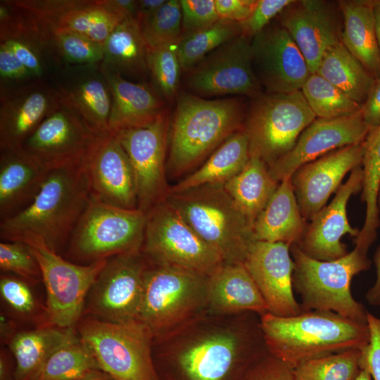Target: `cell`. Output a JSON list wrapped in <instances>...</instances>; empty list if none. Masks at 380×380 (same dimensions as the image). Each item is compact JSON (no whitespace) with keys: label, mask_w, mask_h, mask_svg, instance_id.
<instances>
[{"label":"cell","mask_w":380,"mask_h":380,"mask_svg":"<svg viewBox=\"0 0 380 380\" xmlns=\"http://www.w3.org/2000/svg\"><path fill=\"white\" fill-rule=\"evenodd\" d=\"M362 145L363 184L361 201L366 203V214L364 224L355 243L369 249L377 236L380 224L377 204L380 191V125L369 129Z\"/></svg>","instance_id":"cell-36"},{"label":"cell","mask_w":380,"mask_h":380,"mask_svg":"<svg viewBox=\"0 0 380 380\" xmlns=\"http://www.w3.org/2000/svg\"><path fill=\"white\" fill-rule=\"evenodd\" d=\"M355 380H373L370 374L364 369H361V372Z\"/></svg>","instance_id":"cell-63"},{"label":"cell","mask_w":380,"mask_h":380,"mask_svg":"<svg viewBox=\"0 0 380 380\" xmlns=\"http://www.w3.org/2000/svg\"><path fill=\"white\" fill-rule=\"evenodd\" d=\"M149 263L141 250L108 258L89 291L85 312L111 322L137 320Z\"/></svg>","instance_id":"cell-13"},{"label":"cell","mask_w":380,"mask_h":380,"mask_svg":"<svg viewBox=\"0 0 380 380\" xmlns=\"http://www.w3.org/2000/svg\"><path fill=\"white\" fill-rule=\"evenodd\" d=\"M48 172L22 148L1 151L0 221L17 214L32 201Z\"/></svg>","instance_id":"cell-26"},{"label":"cell","mask_w":380,"mask_h":380,"mask_svg":"<svg viewBox=\"0 0 380 380\" xmlns=\"http://www.w3.org/2000/svg\"><path fill=\"white\" fill-rule=\"evenodd\" d=\"M361 349L304 362L293 369L295 380H355L361 372Z\"/></svg>","instance_id":"cell-41"},{"label":"cell","mask_w":380,"mask_h":380,"mask_svg":"<svg viewBox=\"0 0 380 380\" xmlns=\"http://www.w3.org/2000/svg\"><path fill=\"white\" fill-rule=\"evenodd\" d=\"M78 336L74 328L51 325L18 331L8 343L15 358L14 380H34L55 351Z\"/></svg>","instance_id":"cell-29"},{"label":"cell","mask_w":380,"mask_h":380,"mask_svg":"<svg viewBox=\"0 0 380 380\" xmlns=\"http://www.w3.org/2000/svg\"><path fill=\"white\" fill-rule=\"evenodd\" d=\"M267 353L260 315L253 312H207L153 345L159 380H245Z\"/></svg>","instance_id":"cell-1"},{"label":"cell","mask_w":380,"mask_h":380,"mask_svg":"<svg viewBox=\"0 0 380 380\" xmlns=\"http://www.w3.org/2000/svg\"><path fill=\"white\" fill-rule=\"evenodd\" d=\"M182 10V36L205 29L220 18L215 0H179Z\"/></svg>","instance_id":"cell-47"},{"label":"cell","mask_w":380,"mask_h":380,"mask_svg":"<svg viewBox=\"0 0 380 380\" xmlns=\"http://www.w3.org/2000/svg\"><path fill=\"white\" fill-rule=\"evenodd\" d=\"M60 105L58 91L42 84H32L1 94V151L21 148L41 122Z\"/></svg>","instance_id":"cell-24"},{"label":"cell","mask_w":380,"mask_h":380,"mask_svg":"<svg viewBox=\"0 0 380 380\" xmlns=\"http://www.w3.org/2000/svg\"><path fill=\"white\" fill-rule=\"evenodd\" d=\"M36 258L46 291V316L51 326L74 328L84 310L90 289L107 259L79 265L65 260L42 241L26 239Z\"/></svg>","instance_id":"cell-12"},{"label":"cell","mask_w":380,"mask_h":380,"mask_svg":"<svg viewBox=\"0 0 380 380\" xmlns=\"http://www.w3.org/2000/svg\"><path fill=\"white\" fill-rule=\"evenodd\" d=\"M99 134L74 111L61 104L41 122L21 148L49 172L82 165Z\"/></svg>","instance_id":"cell-16"},{"label":"cell","mask_w":380,"mask_h":380,"mask_svg":"<svg viewBox=\"0 0 380 380\" xmlns=\"http://www.w3.org/2000/svg\"><path fill=\"white\" fill-rule=\"evenodd\" d=\"M1 43L11 50L34 76L42 75V63L35 50L29 44L23 40L12 38L1 40Z\"/></svg>","instance_id":"cell-53"},{"label":"cell","mask_w":380,"mask_h":380,"mask_svg":"<svg viewBox=\"0 0 380 380\" xmlns=\"http://www.w3.org/2000/svg\"><path fill=\"white\" fill-rule=\"evenodd\" d=\"M290 251L294 262L293 287L300 297L303 311L330 310L367 323L368 312L352 296L350 284L354 276L370 268L368 251L355 246L331 261L313 259L296 245Z\"/></svg>","instance_id":"cell-7"},{"label":"cell","mask_w":380,"mask_h":380,"mask_svg":"<svg viewBox=\"0 0 380 380\" xmlns=\"http://www.w3.org/2000/svg\"><path fill=\"white\" fill-rule=\"evenodd\" d=\"M0 75L6 79L21 80L34 76L4 44H0Z\"/></svg>","instance_id":"cell-54"},{"label":"cell","mask_w":380,"mask_h":380,"mask_svg":"<svg viewBox=\"0 0 380 380\" xmlns=\"http://www.w3.org/2000/svg\"><path fill=\"white\" fill-rule=\"evenodd\" d=\"M103 46L102 64L110 70L122 77L137 80H144L150 75L148 46L137 19L126 18L118 24Z\"/></svg>","instance_id":"cell-32"},{"label":"cell","mask_w":380,"mask_h":380,"mask_svg":"<svg viewBox=\"0 0 380 380\" xmlns=\"http://www.w3.org/2000/svg\"><path fill=\"white\" fill-rule=\"evenodd\" d=\"M0 268L18 275L28 284L42 281L39 263L29 246L22 241L0 243Z\"/></svg>","instance_id":"cell-44"},{"label":"cell","mask_w":380,"mask_h":380,"mask_svg":"<svg viewBox=\"0 0 380 380\" xmlns=\"http://www.w3.org/2000/svg\"><path fill=\"white\" fill-rule=\"evenodd\" d=\"M146 214L109 205L91 197L68 242L73 259L91 263L141 250Z\"/></svg>","instance_id":"cell-10"},{"label":"cell","mask_w":380,"mask_h":380,"mask_svg":"<svg viewBox=\"0 0 380 380\" xmlns=\"http://www.w3.org/2000/svg\"><path fill=\"white\" fill-rule=\"evenodd\" d=\"M169 132L167 110L151 124L114 133L133 169L138 210L146 214L165 199L166 153Z\"/></svg>","instance_id":"cell-15"},{"label":"cell","mask_w":380,"mask_h":380,"mask_svg":"<svg viewBox=\"0 0 380 380\" xmlns=\"http://www.w3.org/2000/svg\"><path fill=\"white\" fill-rule=\"evenodd\" d=\"M362 184L363 170L359 165L340 186L331 202L308 224L301 240L296 245L303 253L322 261L336 260L348 253L341 238L346 234L357 237L360 231L350 224L346 206L350 196L362 190Z\"/></svg>","instance_id":"cell-23"},{"label":"cell","mask_w":380,"mask_h":380,"mask_svg":"<svg viewBox=\"0 0 380 380\" xmlns=\"http://www.w3.org/2000/svg\"><path fill=\"white\" fill-rule=\"evenodd\" d=\"M299 209L291 177L282 179L253 224L255 241L297 245L308 223Z\"/></svg>","instance_id":"cell-28"},{"label":"cell","mask_w":380,"mask_h":380,"mask_svg":"<svg viewBox=\"0 0 380 380\" xmlns=\"http://www.w3.org/2000/svg\"><path fill=\"white\" fill-rule=\"evenodd\" d=\"M177 43L148 49L147 62L151 75L160 95L172 100L178 96L180 75L182 72Z\"/></svg>","instance_id":"cell-42"},{"label":"cell","mask_w":380,"mask_h":380,"mask_svg":"<svg viewBox=\"0 0 380 380\" xmlns=\"http://www.w3.org/2000/svg\"><path fill=\"white\" fill-rule=\"evenodd\" d=\"M250 158L248 139L243 127L227 139L193 173L168 193H177L205 184H224L241 172Z\"/></svg>","instance_id":"cell-31"},{"label":"cell","mask_w":380,"mask_h":380,"mask_svg":"<svg viewBox=\"0 0 380 380\" xmlns=\"http://www.w3.org/2000/svg\"><path fill=\"white\" fill-rule=\"evenodd\" d=\"M343 17L341 42L375 78L380 77L373 0L338 1Z\"/></svg>","instance_id":"cell-30"},{"label":"cell","mask_w":380,"mask_h":380,"mask_svg":"<svg viewBox=\"0 0 380 380\" xmlns=\"http://www.w3.org/2000/svg\"><path fill=\"white\" fill-rule=\"evenodd\" d=\"M100 70L112 97L110 132L147 126L167 110L160 94L148 84L129 81L103 64Z\"/></svg>","instance_id":"cell-25"},{"label":"cell","mask_w":380,"mask_h":380,"mask_svg":"<svg viewBox=\"0 0 380 380\" xmlns=\"http://www.w3.org/2000/svg\"><path fill=\"white\" fill-rule=\"evenodd\" d=\"M166 0H139L137 1V20L141 25L151 16L165 3Z\"/></svg>","instance_id":"cell-58"},{"label":"cell","mask_w":380,"mask_h":380,"mask_svg":"<svg viewBox=\"0 0 380 380\" xmlns=\"http://www.w3.org/2000/svg\"><path fill=\"white\" fill-rule=\"evenodd\" d=\"M87 1L77 0L15 1L13 4L18 8L33 14L50 27L62 13L79 7Z\"/></svg>","instance_id":"cell-49"},{"label":"cell","mask_w":380,"mask_h":380,"mask_svg":"<svg viewBox=\"0 0 380 380\" xmlns=\"http://www.w3.org/2000/svg\"><path fill=\"white\" fill-rule=\"evenodd\" d=\"M0 293L4 301L15 313L30 316L37 310V303L28 283L20 278L1 275Z\"/></svg>","instance_id":"cell-46"},{"label":"cell","mask_w":380,"mask_h":380,"mask_svg":"<svg viewBox=\"0 0 380 380\" xmlns=\"http://www.w3.org/2000/svg\"><path fill=\"white\" fill-rule=\"evenodd\" d=\"M77 325L80 338L114 380H159L153 359L154 337L144 323L90 317L80 319Z\"/></svg>","instance_id":"cell-8"},{"label":"cell","mask_w":380,"mask_h":380,"mask_svg":"<svg viewBox=\"0 0 380 380\" xmlns=\"http://www.w3.org/2000/svg\"><path fill=\"white\" fill-rule=\"evenodd\" d=\"M268 352L291 368L350 349H362L370 340L367 322L330 310L303 311L291 317L260 315Z\"/></svg>","instance_id":"cell-4"},{"label":"cell","mask_w":380,"mask_h":380,"mask_svg":"<svg viewBox=\"0 0 380 380\" xmlns=\"http://www.w3.org/2000/svg\"><path fill=\"white\" fill-rule=\"evenodd\" d=\"M141 251L153 264L183 267L208 277L224 264L165 199L146 213Z\"/></svg>","instance_id":"cell-11"},{"label":"cell","mask_w":380,"mask_h":380,"mask_svg":"<svg viewBox=\"0 0 380 380\" xmlns=\"http://www.w3.org/2000/svg\"><path fill=\"white\" fill-rule=\"evenodd\" d=\"M208 279L189 269L150 262L137 320L154 338L186 326L208 312Z\"/></svg>","instance_id":"cell-6"},{"label":"cell","mask_w":380,"mask_h":380,"mask_svg":"<svg viewBox=\"0 0 380 380\" xmlns=\"http://www.w3.org/2000/svg\"><path fill=\"white\" fill-rule=\"evenodd\" d=\"M1 328V337L4 341H8V342L12 337L18 332L15 331L13 325L11 322L9 321L4 315H1L0 320Z\"/></svg>","instance_id":"cell-60"},{"label":"cell","mask_w":380,"mask_h":380,"mask_svg":"<svg viewBox=\"0 0 380 380\" xmlns=\"http://www.w3.org/2000/svg\"><path fill=\"white\" fill-rule=\"evenodd\" d=\"M377 204H378V207L380 208V191L378 196Z\"/></svg>","instance_id":"cell-64"},{"label":"cell","mask_w":380,"mask_h":380,"mask_svg":"<svg viewBox=\"0 0 380 380\" xmlns=\"http://www.w3.org/2000/svg\"><path fill=\"white\" fill-rule=\"evenodd\" d=\"M258 0H215L220 19L240 23L252 13Z\"/></svg>","instance_id":"cell-52"},{"label":"cell","mask_w":380,"mask_h":380,"mask_svg":"<svg viewBox=\"0 0 380 380\" xmlns=\"http://www.w3.org/2000/svg\"><path fill=\"white\" fill-rule=\"evenodd\" d=\"M51 35L61 55L68 62L94 64L104 58L103 44L56 29H51Z\"/></svg>","instance_id":"cell-45"},{"label":"cell","mask_w":380,"mask_h":380,"mask_svg":"<svg viewBox=\"0 0 380 380\" xmlns=\"http://www.w3.org/2000/svg\"><path fill=\"white\" fill-rule=\"evenodd\" d=\"M374 26L377 42L380 49V0H373Z\"/></svg>","instance_id":"cell-61"},{"label":"cell","mask_w":380,"mask_h":380,"mask_svg":"<svg viewBox=\"0 0 380 380\" xmlns=\"http://www.w3.org/2000/svg\"><path fill=\"white\" fill-rule=\"evenodd\" d=\"M101 371L90 348L78 336L55 351L34 380H80Z\"/></svg>","instance_id":"cell-38"},{"label":"cell","mask_w":380,"mask_h":380,"mask_svg":"<svg viewBox=\"0 0 380 380\" xmlns=\"http://www.w3.org/2000/svg\"><path fill=\"white\" fill-rule=\"evenodd\" d=\"M165 200L225 264L243 263L255 241L253 224L226 191L224 184H205Z\"/></svg>","instance_id":"cell-5"},{"label":"cell","mask_w":380,"mask_h":380,"mask_svg":"<svg viewBox=\"0 0 380 380\" xmlns=\"http://www.w3.org/2000/svg\"><path fill=\"white\" fill-rule=\"evenodd\" d=\"M13 367L8 355L4 352L0 355V380H14Z\"/></svg>","instance_id":"cell-59"},{"label":"cell","mask_w":380,"mask_h":380,"mask_svg":"<svg viewBox=\"0 0 380 380\" xmlns=\"http://www.w3.org/2000/svg\"><path fill=\"white\" fill-rule=\"evenodd\" d=\"M61 104L74 111L94 132H109L112 97L106 81L89 78L76 85L60 88Z\"/></svg>","instance_id":"cell-35"},{"label":"cell","mask_w":380,"mask_h":380,"mask_svg":"<svg viewBox=\"0 0 380 380\" xmlns=\"http://www.w3.org/2000/svg\"><path fill=\"white\" fill-rule=\"evenodd\" d=\"M245 380H295L293 368L269 352L249 370Z\"/></svg>","instance_id":"cell-51"},{"label":"cell","mask_w":380,"mask_h":380,"mask_svg":"<svg viewBox=\"0 0 380 380\" xmlns=\"http://www.w3.org/2000/svg\"><path fill=\"white\" fill-rule=\"evenodd\" d=\"M80 380H114V379L112 377H110L108 374L101 371L87 378L80 379Z\"/></svg>","instance_id":"cell-62"},{"label":"cell","mask_w":380,"mask_h":380,"mask_svg":"<svg viewBox=\"0 0 380 380\" xmlns=\"http://www.w3.org/2000/svg\"><path fill=\"white\" fill-rule=\"evenodd\" d=\"M374 261L376 278L374 285L367 291L365 299L369 305L380 307V246L376 251Z\"/></svg>","instance_id":"cell-57"},{"label":"cell","mask_w":380,"mask_h":380,"mask_svg":"<svg viewBox=\"0 0 380 380\" xmlns=\"http://www.w3.org/2000/svg\"><path fill=\"white\" fill-rule=\"evenodd\" d=\"M248 108L243 96L208 99L179 93L170 130L166 171L179 176L208 158L243 127Z\"/></svg>","instance_id":"cell-3"},{"label":"cell","mask_w":380,"mask_h":380,"mask_svg":"<svg viewBox=\"0 0 380 380\" xmlns=\"http://www.w3.org/2000/svg\"><path fill=\"white\" fill-rule=\"evenodd\" d=\"M362 142L329 152L298 168L291 177L303 218L310 221L336 192L346 175L362 165Z\"/></svg>","instance_id":"cell-22"},{"label":"cell","mask_w":380,"mask_h":380,"mask_svg":"<svg viewBox=\"0 0 380 380\" xmlns=\"http://www.w3.org/2000/svg\"><path fill=\"white\" fill-rule=\"evenodd\" d=\"M252 63L264 91L289 93L300 90L310 72L300 49L277 20L251 41Z\"/></svg>","instance_id":"cell-17"},{"label":"cell","mask_w":380,"mask_h":380,"mask_svg":"<svg viewBox=\"0 0 380 380\" xmlns=\"http://www.w3.org/2000/svg\"><path fill=\"white\" fill-rule=\"evenodd\" d=\"M125 19L100 1H87L84 4L62 13L50 27L70 32L103 44L113 30Z\"/></svg>","instance_id":"cell-37"},{"label":"cell","mask_w":380,"mask_h":380,"mask_svg":"<svg viewBox=\"0 0 380 380\" xmlns=\"http://www.w3.org/2000/svg\"><path fill=\"white\" fill-rule=\"evenodd\" d=\"M251 39L239 35L186 72L189 92L203 98H255L264 92L253 68Z\"/></svg>","instance_id":"cell-14"},{"label":"cell","mask_w":380,"mask_h":380,"mask_svg":"<svg viewBox=\"0 0 380 380\" xmlns=\"http://www.w3.org/2000/svg\"><path fill=\"white\" fill-rule=\"evenodd\" d=\"M315 73L325 53L341 42L343 17L338 1L293 0L277 17Z\"/></svg>","instance_id":"cell-19"},{"label":"cell","mask_w":380,"mask_h":380,"mask_svg":"<svg viewBox=\"0 0 380 380\" xmlns=\"http://www.w3.org/2000/svg\"><path fill=\"white\" fill-rule=\"evenodd\" d=\"M107 8L118 13L125 18H135L137 16V1L134 0H101Z\"/></svg>","instance_id":"cell-56"},{"label":"cell","mask_w":380,"mask_h":380,"mask_svg":"<svg viewBox=\"0 0 380 380\" xmlns=\"http://www.w3.org/2000/svg\"><path fill=\"white\" fill-rule=\"evenodd\" d=\"M208 312L213 314L268 312L267 304L243 263L223 264L209 277Z\"/></svg>","instance_id":"cell-27"},{"label":"cell","mask_w":380,"mask_h":380,"mask_svg":"<svg viewBox=\"0 0 380 380\" xmlns=\"http://www.w3.org/2000/svg\"><path fill=\"white\" fill-rule=\"evenodd\" d=\"M361 114L370 129L380 125V77L375 80L374 84L362 106Z\"/></svg>","instance_id":"cell-55"},{"label":"cell","mask_w":380,"mask_h":380,"mask_svg":"<svg viewBox=\"0 0 380 380\" xmlns=\"http://www.w3.org/2000/svg\"><path fill=\"white\" fill-rule=\"evenodd\" d=\"M367 322L370 340L361 349L360 367L361 369L367 370L373 380H380V317L368 312Z\"/></svg>","instance_id":"cell-50"},{"label":"cell","mask_w":380,"mask_h":380,"mask_svg":"<svg viewBox=\"0 0 380 380\" xmlns=\"http://www.w3.org/2000/svg\"><path fill=\"white\" fill-rule=\"evenodd\" d=\"M315 72L361 106L376 80L341 42L325 52Z\"/></svg>","instance_id":"cell-34"},{"label":"cell","mask_w":380,"mask_h":380,"mask_svg":"<svg viewBox=\"0 0 380 380\" xmlns=\"http://www.w3.org/2000/svg\"><path fill=\"white\" fill-rule=\"evenodd\" d=\"M300 91L316 118H342L362 109V106L316 72L310 73Z\"/></svg>","instance_id":"cell-40"},{"label":"cell","mask_w":380,"mask_h":380,"mask_svg":"<svg viewBox=\"0 0 380 380\" xmlns=\"http://www.w3.org/2000/svg\"><path fill=\"white\" fill-rule=\"evenodd\" d=\"M315 118L300 90L264 91L251 99L243 126L250 156L270 166L292 150L300 134Z\"/></svg>","instance_id":"cell-9"},{"label":"cell","mask_w":380,"mask_h":380,"mask_svg":"<svg viewBox=\"0 0 380 380\" xmlns=\"http://www.w3.org/2000/svg\"><path fill=\"white\" fill-rule=\"evenodd\" d=\"M293 0H258L251 15L239 23L241 34L252 39L268 26Z\"/></svg>","instance_id":"cell-48"},{"label":"cell","mask_w":380,"mask_h":380,"mask_svg":"<svg viewBox=\"0 0 380 380\" xmlns=\"http://www.w3.org/2000/svg\"><path fill=\"white\" fill-rule=\"evenodd\" d=\"M279 183L271 175L263 160L250 156L243 170L224 184V187L239 210L253 224Z\"/></svg>","instance_id":"cell-33"},{"label":"cell","mask_w":380,"mask_h":380,"mask_svg":"<svg viewBox=\"0 0 380 380\" xmlns=\"http://www.w3.org/2000/svg\"><path fill=\"white\" fill-rule=\"evenodd\" d=\"M140 25L148 49L177 43L182 36L179 0H166L153 16Z\"/></svg>","instance_id":"cell-43"},{"label":"cell","mask_w":380,"mask_h":380,"mask_svg":"<svg viewBox=\"0 0 380 380\" xmlns=\"http://www.w3.org/2000/svg\"><path fill=\"white\" fill-rule=\"evenodd\" d=\"M291 246L282 242L255 241L243 265L265 300L268 312L291 317L303 310L293 294L294 262Z\"/></svg>","instance_id":"cell-21"},{"label":"cell","mask_w":380,"mask_h":380,"mask_svg":"<svg viewBox=\"0 0 380 380\" xmlns=\"http://www.w3.org/2000/svg\"><path fill=\"white\" fill-rule=\"evenodd\" d=\"M361 111L337 118H316L300 134L292 150L270 166L274 179L290 177L300 166L329 152L362 143L369 130Z\"/></svg>","instance_id":"cell-20"},{"label":"cell","mask_w":380,"mask_h":380,"mask_svg":"<svg viewBox=\"0 0 380 380\" xmlns=\"http://www.w3.org/2000/svg\"><path fill=\"white\" fill-rule=\"evenodd\" d=\"M90 197L82 165L51 170L32 201L0 221L1 239L35 238L59 253L68 244Z\"/></svg>","instance_id":"cell-2"},{"label":"cell","mask_w":380,"mask_h":380,"mask_svg":"<svg viewBox=\"0 0 380 380\" xmlns=\"http://www.w3.org/2000/svg\"><path fill=\"white\" fill-rule=\"evenodd\" d=\"M241 35L238 23L220 19L213 25L181 37L177 54L182 72H186L208 53Z\"/></svg>","instance_id":"cell-39"},{"label":"cell","mask_w":380,"mask_h":380,"mask_svg":"<svg viewBox=\"0 0 380 380\" xmlns=\"http://www.w3.org/2000/svg\"><path fill=\"white\" fill-rule=\"evenodd\" d=\"M82 166L91 198L122 208L138 209L133 169L114 133L99 135Z\"/></svg>","instance_id":"cell-18"}]
</instances>
